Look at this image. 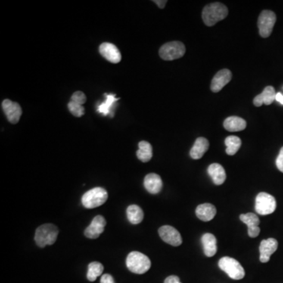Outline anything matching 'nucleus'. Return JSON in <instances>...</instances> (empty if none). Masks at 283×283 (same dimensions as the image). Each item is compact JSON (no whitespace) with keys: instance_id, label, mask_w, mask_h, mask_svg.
Segmentation results:
<instances>
[{"instance_id":"nucleus-1","label":"nucleus","mask_w":283,"mask_h":283,"mask_svg":"<svg viewBox=\"0 0 283 283\" xmlns=\"http://www.w3.org/2000/svg\"><path fill=\"white\" fill-rule=\"evenodd\" d=\"M228 9L220 3H212L203 9V19L207 26H213L217 22L226 18Z\"/></svg>"},{"instance_id":"nucleus-2","label":"nucleus","mask_w":283,"mask_h":283,"mask_svg":"<svg viewBox=\"0 0 283 283\" xmlns=\"http://www.w3.org/2000/svg\"><path fill=\"white\" fill-rule=\"evenodd\" d=\"M58 235V229L52 224L41 225L36 229L35 234V241L39 247L51 246L55 242Z\"/></svg>"},{"instance_id":"nucleus-3","label":"nucleus","mask_w":283,"mask_h":283,"mask_svg":"<svg viewBox=\"0 0 283 283\" xmlns=\"http://www.w3.org/2000/svg\"><path fill=\"white\" fill-rule=\"evenodd\" d=\"M126 265L128 270L132 271V273L141 275L150 270L151 262L148 256L139 252L134 251L128 254Z\"/></svg>"},{"instance_id":"nucleus-4","label":"nucleus","mask_w":283,"mask_h":283,"mask_svg":"<svg viewBox=\"0 0 283 283\" xmlns=\"http://www.w3.org/2000/svg\"><path fill=\"white\" fill-rule=\"evenodd\" d=\"M108 199V193L103 187H94L87 191L82 197V204L87 209L103 206Z\"/></svg>"},{"instance_id":"nucleus-5","label":"nucleus","mask_w":283,"mask_h":283,"mask_svg":"<svg viewBox=\"0 0 283 283\" xmlns=\"http://www.w3.org/2000/svg\"><path fill=\"white\" fill-rule=\"evenodd\" d=\"M219 268L228 274L230 278L234 280L242 279L245 277V270L241 264L234 258L224 256L219 259Z\"/></svg>"},{"instance_id":"nucleus-6","label":"nucleus","mask_w":283,"mask_h":283,"mask_svg":"<svg viewBox=\"0 0 283 283\" xmlns=\"http://www.w3.org/2000/svg\"><path fill=\"white\" fill-rule=\"evenodd\" d=\"M186 47L179 41H172L161 46L159 50V55L165 61H173L180 58L185 54Z\"/></svg>"},{"instance_id":"nucleus-7","label":"nucleus","mask_w":283,"mask_h":283,"mask_svg":"<svg viewBox=\"0 0 283 283\" xmlns=\"http://www.w3.org/2000/svg\"><path fill=\"white\" fill-rule=\"evenodd\" d=\"M276 209V200L273 196L268 193H259L256 197L255 210L262 216L271 214Z\"/></svg>"},{"instance_id":"nucleus-8","label":"nucleus","mask_w":283,"mask_h":283,"mask_svg":"<svg viewBox=\"0 0 283 283\" xmlns=\"http://www.w3.org/2000/svg\"><path fill=\"white\" fill-rule=\"evenodd\" d=\"M276 22V15L271 10H264L258 18L259 35L263 38L269 37Z\"/></svg>"},{"instance_id":"nucleus-9","label":"nucleus","mask_w":283,"mask_h":283,"mask_svg":"<svg viewBox=\"0 0 283 283\" xmlns=\"http://www.w3.org/2000/svg\"><path fill=\"white\" fill-rule=\"evenodd\" d=\"M159 235L165 242L172 246H179L182 244L183 240L180 233L173 227L165 225L158 230Z\"/></svg>"},{"instance_id":"nucleus-10","label":"nucleus","mask_w":283,"mask_h":283,"mask_svg":"<svg viewBox=\"0 0 283 283\" xmlns=\"http://www.w3.org/2000/svg\"><path fill=\"white\" fill-rule=\"evenodd\" d=\"M2 108L10 123H18L22 114V107L18 103L5 99L2 103Z\"/></svg>"},{"instance_id":"nucleus-11","label":"nucleus","mask_w":283,"mask_h":283,"mask_svg":"<svg viewBox=\"0 0 283 283\" xmlns=\"http://www.w3.org/2000/svg\"><path fill=\"white\" fill-rule=\"evenodd\" d=\"M278 241L275 238H270L263 240L259 245V260L262 263L269 261L271 255L278 249Z\"/></svg>"},{"instance_id":"nucleus-12","label":"nucleus","mask_w":283,"mask_h":283,"mask_svg":"<svg viewBox=\"0 0 283 283\" xmlns=\"http://www.w3.org/2000/svg\"><path fill=\"white\" fill-rule=\"evenodd\" d=\"M99 52L107 61L111 63H119L122 60V54L114 44L103 43L100 45Z\"/></svg>"},{"instance_id":"nucleus-13","label":"nucleus","mask_w":283,"mask_h":283,"mask_svg":"<svg viewBox=\"0 0 283 283\" xmlns=\"http://www.w3.org/2000/svg\"><path fill=\"white\" fill-rule=\"evenodd\" d=\"M106 221L103 216H97L93 219L89 226L85 229V234L87 238L95 239L99 237L102 233L104 232Z\"/></svg>"},{"instance_id":"nucleus-14","label":"nucleus","mask_w":283,"mask_h":283,"mask_svg":"<svg viewBox=\"0 0 283 283\" xmlns=\"http://www.w3.org/2000/svg\"><path fill=\"white\" fill-rule=\"evenodd\" d=\"M232 74L229 69L219 71L211 83V90L213 92H219L231 81Z\"/></svg>"},{"instance_id":"nucleus-15","label":"nucleus","mask_w":283,"mask_h":283,"mask_svg":"<svg viewBox=\"0 0 283 283\" xmlns=\"http://www.w3.org/2000/svg\"><path fill=\"white\" fill-rule=\"evenodd\" d=\"M240 219L246 224L248 227V234L251 238H256L260 233V228H259V219L254 213L249 212L246 214H241Z\"/></svg>"},{"instance_id":"nucleus-16","label":"nucleus","mask_w":283,"mask_h":283,"mask_svg":"<svg viewBox=\"0 0 283 283\" xmlns=\"http://www.w3.org/2000/svg\"><path fill=\"white\" fill-rule=\"evenodd\" d=\"M144 187L149 193L152 194H157L161 191V178L156 173H150L144 179Z\"/></svg>"},{"instance_id":"nucleus-17","label":"nucleus","mask_w":283,"mask_h":283,"mask_svg":"<svg viewBox=\"0 0 283 283\" xmlns=\"http://www.w3.org/2000/svg\"><path fill=\"white\" fill-rule=\"evenodd\" d=\"M275 95H276V93H275V88L273 87H266L261 94H258L253 99V104L256 107H259L263 104L269 106L275 101Z\"/></svg>"},{"instance_id":"nucleus-18","label":"nucleus","mask_w":283,"mask_h":283,"mask_svg":"<svg viewBox=\"0 0 283 283\" xmlns=\"http://www.w3.org/2000/svg\"><path fill=\"white\" fill-rule=\"evenodd\" d=\"M209 143L207 138L199 137L196 139L194 145L191 148L190 155L194 160H198L204 156L205 153L209 150Z\"/></svg>"},{"instance_id":"nucleus-19","label":"nucleus","mask_w":283,"mask_h":283,"mask_svg":"<svg viewBox=\"0 0 283 283\" xmlns=\"http://www.w3.org/2000/svg\"><path fill=\"white\" fill-rule=\"evenodd\" d=\"M208 173L216 185H222L226 180V172L219 164L214 163L209 165Z\"/></svg>"},{"instance_id":"nucleus-20","label":"nucleus","mask_w":283,"mask_h":283,"mask_svg":"<svg viewBox=\"0 0 283 283\" xmlns=\"http://www.w3.org/2000/svg\"><path fill=\"white\" fill-rule=\"evenodd\" d=\"M216 214V209L213 205L209 203L199 205L196 209V216L204 222L212 220Z\"/></svg>"},{"instance_id":"nucleus-21","label":"nucleus","mask_w":283,"mask_h":283,"mask_svg":"<svg viewBox=\"0 0 283 283\" xmlns=\"http://www.w3.org/2000/svg\"><path fill=\"white\" fill-rule=\"evenodd\" d=\"M201 242L204 248V253L208 257H212L217 252V241L216 237L210 233L205 234L201 237Z\"/></svg>"},{"instance_id":"nucleus-22","label":"nucleus","mask_w":283,"mask_h":283,"mask_svg":"<svg viewBox=\"0 0 283 283\" xmlns=\"http://www.w3.org/2000/svg\"><path fill=\"white\" fill-rule=\"evenodd\" d=\"M224 127L228 132H241L246 129V122L238 116H229L224 120Z\"/></svg>"},{"instance_id":"nucleus-23","label":"nucleus","mask_w":283,"mask_h":283,"mask_svg":"<svg viewBox=\"0 0 283 283\" xmlns=\"http://www.w3.org/2000/svg\"><path fill=\"white\" fill-rule=\"evenodd\" d=\"M137 157L141 162L150 161L153 157V148L151 144L147 141H141L138 144V150L136 152Z\"/></svg>"},{"instance_id":"nucleus-24","label":"nucleus","mask_w":283,"mask_h":283,"mask_svg":"<svg viewBox=\"0 0 283 283\" xmlns=\"http://www.w3.org/2000/svg\"><path fill=\"white\" fill-rule=\"evenodd\" d=\"M127 216L128 221L132 224H138L143 221L144 217V211L139 206L132 205L127 209Z\"/></svg>"},{"instance_id":"nucleus-25","label":"nucleus","mask_w":283,"mask_h":283,"mask_svg":"<svg viewBox=\"0 0 283 283\" xmlns=\"http://www.w3.org/2000/svg\"><path fill=\"white\" fill-rule=\"evenodd\" d=\"M105 95L106 97V100L98 106L97 111L104 115V116H107V115L112 113V107L119 98H116V95L114 94H106Z\"/></svg>"},{"instance_id":"nucleus-26","label":"nucleus","mask_w":283,"mask_h":283,"mask_svg":"<svg viewBox=\"0 0 283 283\" xmlns=\"http://www.w3.org/2000/svg\"><path fill=\"white\" fill-rule=\"evenodd\" d=\"M225 145H226V153L228 155L233 156L239 150L241 146V140L239 137L231 135L227 137L225 139Z\"/></svg>"},{"instance_id":"nucleus-27","label":"nucleus","mask_w":283,"mask_h":283,"mask_svg":"<svg viewBox=\"0 0 283 283\" xmlns=\"http://www.w3.org/2000/svg\"><path fill=\"white\" fill-rule=\"evenodd\" d=\"M104 271V267L99 262H91L88 265V274L87 278L90 281H94L98 276L103 274Z\"/></svg>"},{"instance_id":"nucleus-28","label":"nucleus","mask_w":283,"mask_h":283,"mask_svg":"<svg viewBox=\"0 0 283 283\" xmlns=\"http://www.w3.org/2000/svg\"><path fill=\"white\" fill-rule=\"evenodd\" d=\"M68 108H69V112L76 117H81L85 113L84 106L76 104V103H73V102L70 101L68 103Z\"/></svg>"},{"instance_id":"nucleus-29","label":"nucleus","mask_w":283,"mask_h":283,"mask_svg":"<svg viewBox=\"0 0 283 283\" xmlns=\"http://www.w3.org/2000/svg\"><path fill=\"white\" fill-rule=\"evenodd\" d=\"M87 101V97L82 91H77L71 97V102L76 103V104L81 105L85 104Z\"/></svg>"},{"instance_id":"nucleus-30","label":"nucleus","mask_w":283,"mask_h":283,"mask_svg":"<svg viewBox=\"0 0 283 283\" xmlns=\"http://www.w3.org/2000/svg\"><path fill=\"white\" fill-rule=\"evenodd\" d=\"M275 163H276V166L278 170L283 173V147H281V150H280L279 154L277 157Z\"/></svg>"},{"instance_id":"nucleus-31","label":"nucleus","mask_w":283,"mask_h":283,"mask_svg":"<svg viewBox=\"0 0 283 283\" xmlns=\"http://www.w3.org/2000/svg\"><path fill=\"white\" fill-rule=\"evenodd\" d=\"M100 283H115V281L112 275H109V274H105L102 276Z\"/></svg>"},{"instance_id":"nucleus-32","label":"nucleus","mask_w":283,"mask_h":283,"mask_svg":"<svg viewBox=\"0 0 283 283\" xmlns=\"http://www.w3.org/2000/svg\"><path fill=\"white\" fill-rule=\"evenodd\" d=\"M165 283H182L179 277L175 275H171L165 280Z\"/></svg>"},{"instance_id":"nucleus-33","label":"nucleus","mask_w":283,"mask_h":283,"mask_svg":"<svg viewBox=\"0 0 283 283\" xmlns=\"http://www.w3.org/2000/svg\"><path fill=\"white\" fill-rule=\"evenodd\" d=\"M153 2L155 3L160 9L165 8V5L167 4V1H166V0H155V1H153Z\"/></svg>"},{"instance_id":"nucleus-34","label":"nucleus","mask_w":283,"mask_h":283,"mask_svg":"<svg viewBox=\"0 0 283 283\" xmlns=\"http://www.w3.org/2000/svg\"><path fill=\"white\" fill-rule=\"evenodd\" d=\"M275 100L283 105V94L281 93H277L275 95Z\"/></svg>"}]
</instances>
